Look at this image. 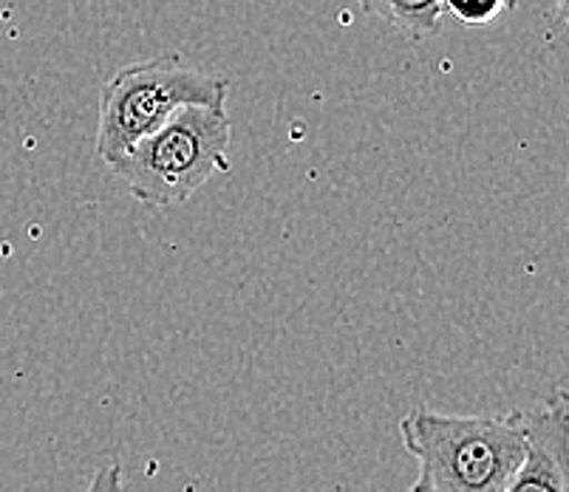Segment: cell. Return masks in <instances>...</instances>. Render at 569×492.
<instances>
[{
  "mask_svg": "<svg viewBox=\"0 0 569 492\" xmlns=\"http://www.w3.org/2000/svg\"><path fill=\"white\" fill-rule=\"evenodd\" d=\"M82 492H126V484H122V468L119 461H108L97 470V475L88 481V486Z\"/></svg>",
  "mask_w": 569,
  "mask_h": 492,
  "instance_id": "obj_7",
  "label": "cell"
},
{
  "mask_svg": "<svg viewBox=\"0 0 569 492\" xmlns=\"http://www.w3.org/2000/svg\"><path fill=\"white\" fill-rule=\"evenodd\" d=\"M519 9V0H442V14L465 26H488Z\"/></svg>",
  "mask_w": 569,
  "mask_h": 492,
  "instance_id": "obj_6",
  "label": "cell"
},
{
  "mask_svg": "<svg viewBox=\"0 0 569 492\" xmlns=\"http://www.w3.org/2000/svg\"><path fill=\"white\" fill-rule=\"evenodd\" d=\"M408 492H431V490H428V484H426V481H422V479H417V484H411V486H408Z\"/></svg>",
  "mask_w": 569,
  "mask_h": 492,
  "instance_id": "obj_8",
  "label": "cell"
},
{
  "mask_svg": "<svg viewBox=\"0 0 569 492\" xmlns=\"http://www.w3.org/2000/svg\"><path fill=\"white\" fill-rule=\"evenodd\" d=\"M527 450L505 492H567L569 490V411L567 391L536 411H525Z\"/></svg>",
  "mask_w": 569,
  "mask_h": 492,
  "instance_id": "obj_4",
  "label": "cell"
},
{
  "mask_svg": "<svg viewBox=\"0 0 569 492\" xmlns=\"http://www.w3.org/2000/svg\"><path fill=\"white\" fill-rule=\"evenodd\" d=\"M230 139L227 106H184L108 168L144 207H176L230 170Z\"/></svg>",
  "mask_w": 569,
  "mask_h": 492,
  "instance_id": "obj_2",
  "label": "cell"
},
{
  "mask_svg": "<svg viewBox=\"0 0 569 492\" xmlns=\"http://www.w3.org/2000/svg\"><path fill=\"white\" fill-rule=\"evenodd\" d=\"M230 82L193 69L179 54H157L119 69L100 91L97 157L111 162L184 106H227Z\"/></svg>",
  "mask_w": 569,
  "mask_h": 492,
  "instance_id": "obj_3",
  "label": "cell"
},
{
  "mask_svg": "<svg viewBox=\"0 0 569 492\" xmlns=\"http://www.w3.org/2000/svg\"><path fill=\"white\" fill-rule=\"evenodd\" d=\"M357 3L413 40L437 34L445 18L442 0H357Z\"/></svg>",
  "mask_w": 569,
  "mask_h": 492,
  "instance_id": "obj_5",
  "label": "cell"
},
{
  "mask_svg": "<svg viewBox=\"0 0 569 492\" xmlns=\"http://www.w3.org/2000/svg\"><path fill=\"white\" fill-rule=\"evenodd\" d=\"M400 436L431 492H505L525 459L527 422L525 411L451 416L413 408Z\"/></svg>",
  "mask_w": 569,
  "mask_h": 492,
  "instance_id": "obj_1",
  "label": "cell"
}]
</instances>
